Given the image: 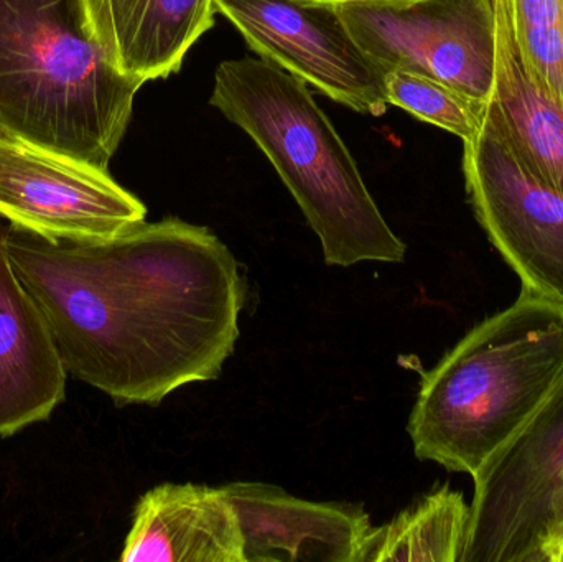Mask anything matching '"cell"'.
Returning a JSON list of instances; mask_svg holds the SVG:
<instances>
[{
    "label": "cell",
    "instance_id": "cell-1",
    "mask_svg": "<svg viewBox=\"0 0 563 562\" xmlns=\"http://www.w3.org/2000/svg\"><path fill=\"white\" fill-rule=\"evenodd\" d=\"M9 253L66 373L119 406L217 379L233 355L243 279L208 228L167 218L86 243L12 228Z\"/></svg>",
    "mask_w": 563,
    "mask_h": 562
},
{
    "label": "cell",
    "instance_id": "cell-2",
    "mask_svg": "<svg viewBox=\"0 0 563 562\" xmlns=\"http://www.w3.org/2000/svg\"><path fill=\"white\" fill-rule=\"evenodd\" d=\"M141 82L112 62L92 0H0V132L108 170Z\"/></svg>",
    "mask_w": 563,
    "mask_h": 562
},
{
    "label": "cell",
    "instance_id": "cell-3",
    "mask_svg": "<svg viewBox=\"0 0 563 562\" xmlns=\"http://www.w3.org/2000/svg\"><path fill=\"white\" fill-rule=\"evenodd\" d=\"M563 373V307L522 290L423 373L413 452L475 477L538 411Z\"/></svg>",
    "mask_w": 563,
    "mask_h": 562
},
{
    "label": "cell",
    "instance_id": "cell-4",
    "mask_svg": "<svg viewBox=\"0 0 563 562\" xmlns=\"http://www.w3.org/2000/svg\"><path fill=\"white\" fill-rule=\"evenodd\" d=\"M210 102L276 167L317 233L328 266L402 263L406 244L384 220L307 82L263 58L230 59L214 73Z\"/></svg>",
    "mask_w": 563,
    "mask_h": 562
},
{
    "label": "cell",
    "instance_id": "cell-5",
    "mask_svg": "<svg viewBox=\"0 0 563 562\" xmlns=\"http://www.w3.org/2000/svg\"><path fill=\"white\" fill-rule=\"evenodd\" d=\"M473 481L460 562H558L563 544V373L521 431Z\"/></svg>",
    "mask_w": 563,
    "mask_h": 562
},
{
    "label": "cell",
    "instance_id": "cell-6",
    "mask_svg": "<svg viewBox=\"0 0 563 562\" xmlns=\"http://www.w3.org/2000/svg\"><path fill=\"white\" fill-rule=\"evenodd\" d=\"M383 73H420L488 102L496 75V0H389L334 7Z\"/></svg>",
    "mask_w": 563,
    "mask_h": 562
},
{
    "label": "cell",
    "instance_id": "cell-7",
    "mask_svg": "<svg viewBox=\"0 0 563 562\" xmlns=\"http://www.w3.org/2000/svg\"><path fill=\"white\" fill-rule=\"evenodd\" d=\"M147 208L108 170L0 132V218L48 241L109 240L144 223Z\"/></svg>",
    "mask_w": 563,
    "mask_h": 562
},
{
    "label": "cell",
    "instance_id": "cell-8",
    "mask_svg": "<svg viewBox=\"0 0 563 562\" xmlns=\"http://www.w3.org/2000/svg\"><path fill=\"white\" fill-rule=\"evenodd\" d=\"M463 172L476 218L522 290L563 307V195L534 180L486 125L465 142Z\"/></svg>",
    "mask_w": 563,
    "mask_h": 562
},
{
    "label": "cell",
    "instance_id": "cell-9",
    "mask_svg": "<svg viewBox=\"0 0 563 562\" xmlns=\"http://www.w3.org/2000/svg\"><path fill=\"white\" fill-rule=\"evenodd\" d=\"M260 58L361 112L387 111L384 76L330 5L300 0H217Z\"/></svg>",
    "mask_w": 563,
    "mask_h": 562
},
{
    "label": "cell",
    "instance_id": "cell-10",
    "mask_svg": "<svg viewBox=\"0 0 563 562\" xmlns=\"http://www.w3.org/2000/svg\"><path fill=\"white\" fill-rule=\"evenodd\" d=\"M240 520L246 562H356L371 528L353 505L317 504L253 482L224 485Z\"/></svg>",
    "mask_w": 563,
    "mask_h": 562
},
{
    "label": "cell",
    "instance_id": "cell-11",
    "mask_svg": "<svg viewBox=\"0 0 563 562\" xmlns=\"http://www.w3.org/2000/svg\"><path fill=\"white\" fill-rule=\"evenodd\" d=\"M0 218V438L46 421L65 401L66 373L48 323L13 269Z\"/></svg>",
    "mask_w": 563,
    "mask_h": 562
},
{
    "label": "cell",
    "instance_id": "cell-12",
    "mask_svg": "<svg viewBox=\"0 0 563 562\" xmlns=\"http://www.w3.org/2000/svg\"><path fill=\"white\" fill-rule=\"evenodd\" d=\"M122 562H246L240 520L224 488L164 484L135 507Z\"/></svg>",
    "mask_w": 563,
    "mask_h": 562
},
{
    "label": "cell",
    "instance_id": "cell-13",
    "mask_svg": "<svg viewBox=\"0 0 563 562\" xmlns=\"http://www.w3.org/2000/svg\"><path fill=\"white\" fill-rule=\"evenodd\" d=\"M485 125L534 180L563 195V109L526 75L505 0H496L495 88Z\"/></svg>",
    "mask_w": 563,
    "mask_h": 562
},
{
    "label": "cell",
    "instance_id": "cell-14",
    "mask_svg": "<svg viewBox=\"0 0 563 562\" xmlns=\"http://www.w3.org/2000/svg\"><path fill=\"white\" fill-rule=\"evenodd\" d=\"M96 22L122 75L144 82L180 71L214 25L217 0H92Z\"/></svg>",
    "mask_w": 563,
    "mask_h": 562
},
{
    "label": "cell",
    "instance_id": "cell-15",
    "mask_svg": "<svg viewBox=\"0 0 563 562\" xmlns=\"http://www.w3.org/2000/svg\"><path fill=\"white\" fill-rule=\"evenodd\" d=\"M470 507L459 492L439 488L383 527H371L356 562H460Z\"/></svg>",
    "mask_w": 563,
    "mask_h": 562
},
{
    "label": "cell",
    "instance_id": "cell-16",
    "mask_svg": "<svg viewBox=\"0 0 563 562\" xmlns=\"http://www.w3.org/2000/svg\"><path fill=\"white\" fill-rule=\"evenodd\" d=\"M512 40L532 85L563 109V0H505Z\"/></svg>",
    "mask_w": 563,
    "mask_h": 562
},
{
    "label": "cell",
    "instance_id": "cell-17",
    "mask_svg": "<svg viewBox=\"0 0 563 562\" xmlns=\"http://www.w3.org/2000/svg\"><path fill=\"white\" fill-rule=\"evenodd\" d=\"M387 104L397 106L420 121L445 129L465 142L478 137L488 102L472 98L445 82L420 73L393 69L384 75Z\"/></svg>",
    "mask_w": 563,
    "mask_h": 562
},
{
    "label": "cell",
    "instance_id": "cell-18",
    "mask_svg": "<svg viewBox=\"0 0 563 562\" xmlns=\"http://www.w3.org/2000/svg\"><path fill=\"white\" fill-rule=\"evenodd\" d=\"M300 2L317 3V5L336 7L350 2H389V0H300Z\"/></svg>",
    "mask_w": 563,
    "mask_h": 562
},
{
    "label": "cell",
    "instance_id": "cell-19",
    "mask_svg": "<svg viewBox=\"0 0 563 562\" xmlns=\"http://www.w3.org/2000/svg\"><path fill=\"white\" fill-rule=\"evenodd\" d=\"M558 562H563V544L561 551H559Z\"/></svg>",
    "mask_w": 563,
    "mask_h": 562
}]
</instances>
